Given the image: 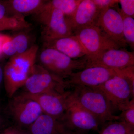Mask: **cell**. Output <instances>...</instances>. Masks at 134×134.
Instances as JSON below:
<instances>
[{"mask_svg":"<svg viewBox=\"0 0 134 134\" xmlns=\"http://www.w3.org/2000/svg\"><path fill=\"white\" fill-rule=\"evenodd\" d=\"M71 91L76 100L83 108L97 119L102 126L105 123L118 120V116L114 114L113 109L106 96L98 88L75 86Z\"/></svg>","mask_w":134,"mask_h":134,"instance_id":"6da1fadb","label":"cell"},{"mask_svg":"<svg viewBox=\"0 0 134 134\" xmlns=\"http://www.w3.org/2000/svg\"><path fill=\"white\" fill-rule=\"evenodd\" d=\"M114 110L120 111L134 98V66L120 69L119 74L99 87Z\"/></svg>","mask_w":134,"mask_h":134,"instance_id":"7a4b0ae2","label":"cell"},{"mask_svg":"<svg viewBox=\"0 0 134 134\" xmlns=\"http://www.w3.org/2000/svg\"><path fill=\"white\" fill-rule=\"evenodd\" d=\"M66 107L61 121L70 134H88L98 133L102 127L100 122L91 113L85 109L69 92L66 98Z\"/></svg>","mask_w":134,"mask_h":134,"instance_id":"3957f363","label":"cell"},{"mask_svg":"<svg viewBox=\"0 0 134 134\" xmlns=\"http://www.w3.org/2000/svg\"><path fill=\"white\" fill-rule=\"evenodd\" d=\"M47 1L33 15L41 25L44 43L74 35L67 17L61 11L49 6Z\"/></svg>","mask_w":134,"mask_h":134,"instance_id":"277c9868","label":"cell"},{"mask_svg":"<svg viewBox=\"0 0 134 134\" xmlns=\"http://www.w3.org/2000/svg\"><path fill=\"white\" fill-rule=\"evenodd\" d=\"M41 66L51 74L63 80L68 78L77 70L86 66L87 59H74L52 48H44L39 55Z\"/></svg>","mask_w":134,"mask_h":134,"instance_id":"5b68a950","label":"cell"},{"mask_svg":"<svg viewBox=\"0 0 134 134\" xmlns=\"http://www.w3.org/2000/svg\"><path fill=\"white\" fill-rule=\"evenodd\" d=\"M68 86L64 80L53 75L40 65L34 70L25 84L26 93L31 94L53 93L63 95Z\"/></svg>","mask_w":134,"mask_h":134,"instance_id":"8992f818","label":"cell"},{"mask_svg":"<svg viewBox=\"0 0 134 134\" xmlns=\"http://www.w3.org/2000/svg\"><path fill=\"white\" fill-rule=\"evenodd\" d=\"M74 35L85 51L87 60L93 59L108 49L120 48L96 25L80 29Z\"/></svg>","mask_w":134,"mask_h":134,"instance_id":"52a82bcc","label":"cell"},{"mask_svg":"<svg viewBox=\"0 0 134 134\" xmlns=\"http://www.w3.org/2000/svg\"><path fill=\"white\" fill-rule=\"evenodd\" d=\"M119 70L110 69L100 66L87 67L70 75L68 85L97 88L119 74Z\"/></svg>","mask_w":134,"mask_h":134,"instance_id":"ba28073f","label":"cell"},{"mask_svg":"<svg viewBox=\"0 0 134 134\" xmlns=\"http://www.w3.org/2000/svg\"><path fill=\"white\" fill-rule=\"evenodd\" d=\"M115 8L101 10L96 25L114 43L125 48L128 45L123 37L122 17L119 9Z\"/></svg>","mask_w":134,"mask_h":134,"instance_id":"9c48e42d","label":"cell"},{"mask_svg":"<svg viewBox=\"0 0 134 134\" xmlns=\"http://www.w3.org/2000/svg\"><path fill=\"white\" fill-rule=\"evenodd\" d=\"M9 107L15 120L24 126L30 127L43 114L37 102L23 94L13 98Z\"/></svg>","mask_w":134,"mask_h":134,"instance_id":"30bf717a","label":"cell"},{"mask_svg":"<svg viewBox=\"0 0 134 134\" xmlns=\"http://www.w3.org/2000/svg\"><path fill=\"white\" fill-rule=\"evenodd\" d=\"M93 66L114 70L134 66V52H130L125 48L108 49L93 59L87 60L86 67Z\"/></svg>","mask_w":134,"mask_h":134,"instance_id":"8fae6325","label":"cell"},{"mask_svg":"<svg viewBox=\"0 0 134 134\" xmlns=\"http://www.w3.org/2000/svg\"><path fill=\"white\" fill-rule=\"evenodd\" d=\"M69 92H67L63 95L48 93L31 94L26 92L23 94L37 102L43 113L61 120L66 111Z\"/></svg>","mask_w":134,"mask_h":134,"instance_id":"7c38bea8","label":"cell"},{"mask_svg":"<svg viewBox=\"0 0 134 134\" xmlns=\"http://www.w3.org/2000/svg\"><path fill=\"white\" fill-rule=\"evenodd\" d=\"M100 11L92 0H82L74 14L68 19L74 34L84 27L96 25Z\"/></svg>","mask_w":134,"mask_h":134,"instance_id":"4fadbf2b","label":"cell"},{"mask_svg":"<svg viewBox=\"0 0 134 134\" xmlns=\"http://www.w3.org/2000/svg\"><path fill=\"white\" fill-rule=\"evenodd\" d=\"M44 43V48H53L74 59L86 56L85 51L75 35Z\"/></svg>","mask_w":134,"mask_h":134,"instance_id":"5bb4252c","label":"cell"},{"mask_svg":"<svg viewBox=\"0 0 134 134\" xmlns=\"http://www.w3.org/2000/svg\"><path fill=\"white\" fill-rule=\"evenodd\" d=\"M30 134H70L61 120L42 114L29 127Z\"/></svg>","mask_w":134,"mask_h":134,"instance_id":"9a60e30c","label":"cell"},{"mask_svg":"<svg viewBox=\"0 0 134 134\" xmlns=\"http://www.w3.org/2000/svg\"><path fill=\"white\" fill-rule=\"evenodd\" d=\"M5 90L10 98L19 88L23 87L30 76L16 69L8 62L4 69Z\"/></svg>","mask_w":134,"mask_h":134,"instance_id":"2e32d148","label":"cell"},{"mask_svg":"<svg viewBox=\"0 0 134 134\" xmlns=\"http://www.w3.org/2000/svg\"><path fill=\"white\" fill-rule=\"evenodd\" d=\"M38 48V46L33 45L24 52L10 57L8 62L16 69L30 76L36 65Z\"/></svg>","mask_w":134,"mask_h":134,"instance_id":"e0dca14e","label":"cell"},{"mask_svg":"<svg viewBox=\"0 0 134 134\" xmlns=\"http://www.w3.org/2000/svg\"><path fill=\"white\" fill-rule=\"evenodd\" d=\"M47 1L43 0H10L6 2L7 7L13 16L34 15L41 9Z\"/></svg>","mask_w":134,"mask_h":134,"instance_id":"ac0fdd59","label":"cell"},{"mask_svg":"<svg viewBox=\"0 0 134 134\" xmlns=\"http://www.w3.org/2000/svg\"><path fill=\"white\" fill-rule=\"evenodd\" d=\"M31 24L25 19L24 16L13 15L0 19V31L28 29Z\"/></svg>","mask_w":134,"mask_h":134,"instance_id":"d6986e66","label":"cell"},{"mask_svg":"<svg viewBox=\"0 0 134 134\" xmlns=\"http://www.w3.org/2000/svg\"><path fill=\"white\" fill-rule=\"evenodd\" d=\"M134 128L119 120L105 123L98 134H134Z\"/></svg>","mask_w":134,"mask_h":134,"instance_id":"ffe728a7","label":"cell"},{"mask_svg":"<svg viewBox=\"0 0 134 134\" xmlns=\"http://www.w3.org/2000/svg\"><path fill=\"white\" fill-rule=\"evenodd\" d=\"M82 0H52L47 1L49 6L59 10L66 16L68 19L74 14L77 7Z\"/></svg>","mask_w":134,"mask_h":134,"instance_id":"44dd1931","label":"cell"},{"mask_svg":"<svg viewBox=\"0 0 134 134\" xmlns=\"http://www.w3.org/2000/svg\"><path fill=\"white\" fill-rule=\"evenodd\" d=\"M120 14L122 16V21H123L122 32H123V37L127 45L129 46L132 50H133L134 48V18L131 17L122 15L121 13Z\"/></svg>","mask_w":134,"mask_h":134,"instance_id":"7402d4cb","label":"cell"},{"mask_svg":"<svg viewBox=\"0 0 134 134\" xmlns=\"http://www.w3.org/2000/svg\"><path fill=\"white\" fill-rule=\"evenodd\" d=\"M10 41L16 51V54L24 52L30 47H29L30 37L23 32H20L12 37Z\"/></svg>","mask_w":134,"mask_h":134,"instance_id":"603a6c76","label":"cell"},{"mask_svg":"<svg viewBox=\"0 0 134 134\" xmlns=\"http://www.w3.org/2000/svg\"><path fill=\"white\" fill-rule=\"evenodd\" d=\"M121 112L118 115L119 120L134 128V99L130 101L126 105L120 110Z\"/></svg>","mask_w":134,"mask_h":134,"instance_id":"cb8c5ba5","label":"cell"},{"mask_svg":"<svg viewBox=\"0 0 134 134\" xmlns=\"http://www.w3.org/2000/svg\"><path fill=\"white\" fill-rule=\"evenodd\" d=\"M118 3L121 7V9H119L121 14L134 18V0H120Z\"/></svg>","mask_w":134,"mask_h":134,"instance_id":"d4e9b609","label":"cell"},{"mask_svg":"<svg viewBox=\"0 0 134 134\" xmlns=\"http://www.w3.org/2000/svg\"><path fill=\"white\" fill-rule=\"evenodd\" d=\"M97 7L100 10L109 8H115L119 3L117 0H92Z\"/></svg>","mask_w":134,"mask_h":134,"instance_id":"484cf974","label":"cell"},{"mask_svg":"<svg viewBox=\"0 0 134 134\" xmlns=\"http://www.w3.org/2000/svg\"><path fill=\"white\" fill-rule=\"evenodd\" d=\"M22 131L16 128L10 127L4 130L0 134H21Z\"/></svg>","mask_w":134,"mask_h":134,"instance_id":"4316f807","label":"cell"},{"mask_svg":"<svg viewBox=\"0 0 134 134\" xmlns=\"http://www.w3.org/2000/svg\"><path fill=\"white\" fill-rule=\"evenodd\" d=\"M11 38L12 37L9 35L0 33V46L2 47L4 43L10 41Z\"/></svg>","mask_w":134,"mask_h":134,"instance_id":"83f0119b","label":"cell"},{"mask_svg":"<svg viewBox=\"0 0 134 134\" xmlns=\"http://www.w3.org/2000/svg\"><path fill=\"white\" fill-rule=\"evenodd\" d=\"M7 10L6 7L0 3V19H2L5 17L7 16H6Z\"/></svg>","mask_w":134,"mask_h":134,"instance_id":"f1b7e54d","label":"cell"},{"mask_svg":"<svg viewBox=\"0 0 134 134\" xmlns=\"http://www.w3.org/2000/svg\"><path fill=\"white\" fill-rule=\"evenodd\" d=\"M4 79V70L0 66V86L1 85Z\"/></svg>","mask_w":134,"mask_h":134,"instance_id":"f546056e","label":"cell"},{"mask_svg":"<svg viewBox=\"0 0 134 134\" xmlns=\"http://www.w3.org/2000/svg\"><path fill=\"white\" fill-rule=\"evenodd\" d=\"M3 122H4V120H3V118L1 115L0 114V128H1V127L2 126Z\"/></svg>","mask_w":134,"mask_h":134,"instance_id":"4dcf8cb0","label":"cell"},{"mask_svg":"<svg viewBox=\"0 0 134 134\" xmlns=\"http://www.w3.org/2000/svg\"><path fill=\"white\" fill-rule=\"evenodd\" d=\"M2 47L0 46V56L2 54Z\"/></svg>","mask_w":134,"mask_h":134,"instance_id":"1f68e13d","label":"cell"},{"mask_svg":"<svg viewBox=\"0 0 134 134\" xmlns=\"http://www.w3.org/2000/svg\"><path fill=\"white\" fill-rule=\"evenodd\" d=\"M21 134H30V133H25V132H22Z\"/></svg>","mask_w":134,"mask_h":134,"instance_id":"d6a6232c","label":"cell"}]
</instances>
